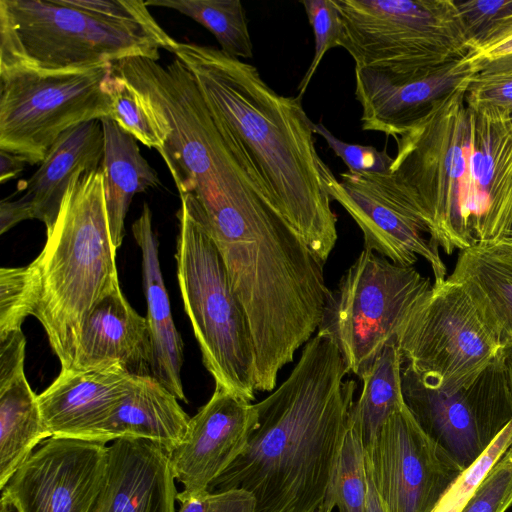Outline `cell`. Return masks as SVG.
Here are the masks:
<instances>
[{
  "label": "cell",
  "mask_w": 512,
  "mask_h": 512,
  "mask_svg": "<svg viewBox=\"0 0 512 512\" xmlns=\"http://www.w3.org/2000/svg\"><path fill=\"white\" fill-rule=\"evenodd\" d=\"M396 339L403 365L426 386L448 393L470 384L503 352L475 299L450 278L434 282Z\"/></svg>",
  "instance_id": "9"
},
{
  "label": "cell",
  "mask_w": 512,
  "mask_h": 512,
  "mask_svg": "<svg viewBox=\"0 0 512 512\" xmlns=\"http://www.w3.org/2000/svg\"><path fill=\"white\" fill-rule=\"evenodd\" d=\"M512 506V444L477 486L461 512H506Z\"/></svg>",
  "instance_id": "33"
},
{
  "label": "cell",
  "mask_w": 512,
  "mask_h": 512,
  "mask_svg": "<svg viewBox=\"0 0 512 512\" xmlns=\"http://www.w3.org/2000/svg\"><path fill=\"white\" fill-rule=\"evenodd\" d=\"M431 288L413 266L363 249L330 291L317 332L332 340L348 372L360 378Z\"/></svg>",
  "instance_id": "10"
},
{
  "label": "cell",
  "mask_w": 512,
  "mask_h": 512,
  "mask_svg": "<svg viewBox=\"0 0 512 512\" xmlns=\"http://www.w3.org/2000/svg\"><path fill=\"white\" fill-rule=\"evenodd\" d=\"M314 134L320 135L350 172L391 173L393 158L373 146L351 144L334 136L322 123L313 124Z\"/></svg>",
  "instance_id": "35"
},
{
  "label": "cell",
  "mask_w": 512,
  "mask_h": 512,
  "mask_svg": "<svg viewBox=\"0 0 512 512\" xmlns=\"http://www.w3.org/2000/svg\"><path fill=\"white\" fill-rule=\"evenodd\" d=\"M365 449V467L387 512H433L463 472L406 404Z\"/></svg>",
  "instance_id": "12"
},
{
  "label": "cell",
  "mask_w": 512,
  "mask_h": 512,
  "mask_svg": "<svg viewBox=\"0 0 512 512\" xmlns=\"http://www.w3.org/2000/svg\"><path fill=\"white\" fill-rule=\"evenodd\" d=\"M11 504L7 501V499L1 496L0 500V512H11Z\"/></svg>",
  "instance_id": "46"
},
{
  "label": "cell",
  "mask_w": 512,
  "mask_h": 512,
  "mask_svg": "<svg viewBox=\"0 0 512 512\" xmlns=\"http://www.w3.org/2000/svg\"><path fill=\"white\" fill-rule=\"evenodd\" d=\"M68 2L112 20L139 24L154 30L163 29L149 12L144 1L68 0Z\"/></svg>",
  "instance_id": "37"
},
{
  "label": "cell",
  "mask_w": 512,
  "mask_h": 512,
  "mask_svg": "<svg viewBox=\"0 0 512 512\" xmlns=\"http://www.w3.org/2000/svg\"><path fill=\"white\" fill-rule=\"evenodd\" d=\"M132 377L115 367L61 369L37 396L51 436L100 442L105 425L130 389Z\"/></svg>",
  "instance_id": "18"
},
{
  "label": "cell",
  "mask_w": 512,
  "mask_h": 512,
  "mask_svg": "<svg viewBox=\"0 0 512 512\" xmlns=\"http://www.w3.org/2000/svg\"><path fill=\"white\" fill-rule=\"evenodd\" d=\"M37 396L24 370L0 380V488L52 437L46 428Z\"/></svg>",
  "instance_id": "26"
},
{
  "label": "cell",
  "mask_w": 512,
  "mask_h": 512,
  "mask_svg": "<svg viewBox=\"0 0 512 512\" xmlns=\"http://www.w3.org/2000/svg\"><path fill=\"white\" fill-rule=\"evenodd\" d=\"M449 278L467 288L503 351L512 350V242L502 239L461 250Z\"/></svg>",
  "instance_id": "24"
},
{
  "label": "cell",
  "mask_w": 512,
  "mask_h": 512,
  "mask_svg": "<svg viewBox=\"0 0 512 512\" xmlns=\"http://www.w3.org/2000/svg\"><path fill=\"white\" fill-rule=\"evenodd\" d=\"M104 155L100 119L81 123L65 131L48 151L39 168L19 182L18 191L31 207L33 219L50 230L58 216L71 180L80 172L99 169Z\"/></svg>",
  "instance_id": "21"
},
{
  "label": "cell",
  "mask_w": 512,
  "mask_h": 512,
  "mask_svg": "<svg viewBox=\"0 0 512 512\" xmlns=\"http://www.w3.org/2000/svg\"><path fill=\"white\" fill-rule=\"evenodd\" d=\"M367 473V471H366ZM365 512H387L382 500L374 486V483L367 473V497Z\"/></svg>",
  "instance_id": "43"
},
{
  "label": "cell",
  "mask_w": 512,
  "mask_h": 512,
  "mask_svg": "<svg viewBox=\"0 0 512 512\" xmlns=\"http://www.w3.org/2000/svg\"><path fill=\"white\" fill-rule=\"evenodd\" d=\"M190 417L178 398L152 375H133L130 389L105 425L100 442L136 438L171 453L183 440Z\"/></svg>",
  "instance_id": "23"
},
{
  "label": "cell",
  "mask_w": 512,
  "mask_h": 512,
  "mask_svg": "<svg viewBox=\"0 0 512 512\" xmlns=\"http://www.w3.org/2000/svg\"><path fill=\"white\" fill-rule=\"evenodd\" d=\"M512 444V420L441 497L433 512H461L484 476Z\"/></svg>",
  "instance_id": "31"
},
{
  "label": "cell",
  "mask_w": 512,
  "mask_h": 512,
  "mask_svg": "<svg viewBox=\"0 0 512 512\" xmlns=\"http://www.w3.org/2000/svg\"><path fill=\"white\" fill-rule=\"evenodd\" d=\"M171 53L240 141L281 215L325 263L338 238L327 186L335 175L317 152L302 97L278 94L255 66L220 49L177 41Z\"/></svg>",
  "instance_id": "2"
},
{
  "label": "cell",
  "mask_w": 512,
  "mask_h": 512,
  "mask_svg": "<svg viewBox=\"0 0 512 512\" xmlns=\"http://www.w3.org/2000/svg\"><path fill=\"white\" fill-rule=\"evenodd\" d=\"M109 117L114 120L122 130L132 135L137 141L148 148H154L156 150L159 148V140L148 117L138 103L135 95L120 75L113 97L112 111Z\"/></svg>",
  "instance_id": "36"
},
{
  "label": "cell",
  "mask_w": 512,
  "mask_h": 512,
  "mask_svg": "<svg viewBox=\"0 0 512 512\" xmlns=\"http://www.w3.org/2000/svg\"><path fill=\"white\" fill-rule=\"evenodd\" d=\"M470 104L474 114L462 250L502 240L512 225V111Z\"/></svg>",
  "instance_id": "15"
},
{
  "label": "cell",
  "mask_w": 512,
  "mask_h": 512,
  "mask_svg": "<svg viewBox=\"0 0 512 512\" xmlns=\"http://www.w3.org/2000/svg\"><path fill=\"white\" fill-rule=\"evenodd\" d=\"M483 64L469 53L459 62L424 77L383 68L355 67V97L362 108V129L393 138L399 136L433 102L471 81Z\"/></svg>",
  "instance_id": "17"
},
{
  "label": "cell",
  "mask_w": 512,
  "mask_h": 512,
  "mask_svg": "<svg viewBox=\"0 0 512 512\" xmlns=\"http://www.w3.org/2000/svg\"><path fill=\"white\" fill-rule=\"evenodd\" d=\"M401 379L405 404L419 426L463 471L512 420V388L504 352L455 392L426 386L406 365Z\"/></svg>",
  "instance_id": "11"
},
{
  "label": "cell",
  "mask_w": 512,
  "mask_h": 512,
  "mask_svg": "<svg viewBox=\"0 0 512 512\" xmlns=\"http://www.w3.org/2000/svg\"><path fill=\"white\" fill-rule=\"evenodd\" d=\"M328 190L363 234L364 249L390 261L413 266L418 257L431 266L434 282L446 279L438 244L415 202L392 173L342 172Z\"/></svg>",
  "instance_id": "13"
},
{
  "label": "cell",
  "mask_w": 512,
  "mask_h": 512,
  "mask_svg": "<svg viewBox=\"0 0 512 512\" xmlns=\"http://www.w3.org/2000/svg\"><path fill=\"white\" fill-rule=\"evenodd\" d=\"M120 368L152 375L154 352L146 317L139 315L120 286L106 294L83 323L71 368Z\"/></svg>",
  "instance_id": "19"
},
{
  "label": "cell",
  "mask_w": 512,
  "mask_h": 512,
  "mask_svg": "<svg viewBox=\"0 0 512 512\" xmlns=\"http://www.w3.org/2000/svg\"><path fill=\"white\" fill-rule=\"evenodd\" d=\"M503 239L512 242V225H511L508 233L506 234V236Z\"/></svg>",
  "instance_id": "47"
},
{
  "label": "cell",
  "mask_w": 512,
  "mask_h": 512,
  "mask_svg": "<svg viewBox=\"0 0 512 512\" xmlns=\"http://www.w3.org/2000/svg\"><path fill=\"white\" fill-rule=\"evenodd\" d=\"M505 354L506 359V365L508 369V374L510 378L511 388H512V350L510 351H503Z\"/></svg>",
  "instance_id": "45"
},
{
  "label": "cell",
  "mask_w": 512,
  "mask_h": 512,
  "mask_svg": "<svg viewBox=\"0 0 512 512\" xmlns=\"http://www.w3.org/2000/svg\"><path fill=\"white\" fill-rule=\"evenodd\" d=\"M132 233L142 254L146 319L154 352L153 376L178 400L187 402L180 375L184 361L183 342L172 318L159 262L158 242L152 226V214L147 204H144L139 218L133 223Z\"/></svg>",
  "instance_id": "22"
},
{
  "label": "cell",
  "mask_w": 512,
  "mask_h": 512,
  "mask_svg": "<svg viewBox=\"0 0 512 512\" xmlns=\"http://www.w3.org/2000/svg\"><path fill=\"white\" fill-rule=\"evenodd\" d=\"M27 160L20 155L0 150V182L12 180L25 169Z\"/></svg>",
  "instance_id": "41"
},
{
  "label": "cell",
  "mask_w": 512,
  "mask_h": 512,
  "mask_svg": "<svg viewBox=\"0 0 512 512\" xmlns=\"http://www.w3.org/2000/svg\"><path fill=\"white\" fill-rule=\"evenodd\" d=\"M317 332L286 380L254 404L257 425L244 451L209 492L240 489L255 512H315L323 503L348 427L357 383Z\"/></svg>",
  "instance_id": "1"
},
{
  "label": "cell",
  "mask_w": 512,
  "mask_h": 512,
  "mask_svg": "<svg viewBox=\"0 0 512 512\" xmlns=\"http://www.w3.org/2000/svg\"><path fill=\"white\" fill-rule=\"evenodd\" d=\"M207 512H255V500L240 489L209 492Z\"/></svg>",
  "instance_id": "39"
},
{
  "label": "cell",
  "mask_w": 512,
  "mask_h": 512,
  "mask_svg": "<svg viewBox=\"0 0 512 512\" xmlns=\"http://www.w3.org/2000/svg\"><path fill=\"white\" fill-rule=\"evenodd\" d=\"M43 250L32 262L37 275L34 316L45 329L61 369L71 368L84 321L119 287L99 169L78 173L67 186Z\"/></svg>",
  "instance_id": "3"
},
{
  "label": "cell",
  "mask_w": 512,
  "mask_h": 512,
  "mask_svg": "<svg viewBox=\"0 0 512 512\" xmlns=\"http://www.w3.org/2000/svg\"><path fill=\"white\" fill-rule=\"evenodd\" d=\"M466 99L512 111V54L485 62L471 80Z\"/></svg>",
  "instance_id": "34"
},
{
  "label": "cell",
  "mask_w": 512,
  "mask_h": 512,
  "mask_svg": "<svg viewBox=\"0 0 512 512\" xmlns=\"http://www.w3.org/2000/svg\"><path fill=\"white\" fill-rule=\"evenodd\" d=\"M209 491L192 492L183 490L177 493L178 512H207Z\"/></svg>",
  "instance_id": "42"
},
{
  "label": "cell",
  "mask_w": 512,
  "mask_h": 512,
  "mask_svg": "<svg viewBox=\"0 0 512 512\" xmlns=\"http://www.w3.org/2000/svg\"><path fill=\"white\" fill-rule=\"evenodd\" d=\"M146 6L170 8L209 30L226 55L253 57V44L243 4L239 0H147Z\"/></svg>",
  "instance_id": "28"
},
{
  "label": "cell",
  "mask_w": 512,
  "mask_h": 512,
  "mask_svg": "<svg viewBox=\"0 0 512 512\" xmlns=\"http://www.w3.org/2000/svg\"><path fill=\"white\" fill-rule=\"evenodd\" d=\"M33 219L30 205L19 197L15 200L3 199L0 204V233L4 234L18 223Z\"/></svg>",
  "instance_id": "40"
},
{
  "label": "cell",
  "mask_w": 512,
  "mask_h": 512,
  "mask_svg": "<svg viewBox=\"0 0 512 512\" xmlns=\"http://www.w3.org/2000/svg\"><path fill=\"white\" fill-rule=\"evenodd\" d=\"M101 120L104 155L101 169L108 224L118 249L124 237V221L134 195L161 186L157 172L142 156L137 140L110 117Z\"/></svg>",
  "instance_id": "25"
},
{
  "label": "cell",
  "mask_w": 512,
  "mask_h": 512,
  "mask_svg": "<svg viewBox=\"0 0 512 512\" xmlns=\"http://www.w3.org/2000/svg\"><path fill=\"white\" fill-rule=\"evenodd\" d=\"M402 366V356L394 337L373 366L360 377L363 387L352 411L360 423L364 447L374 440L387 419L405 405Z\"/></svg>",
  "instance_id": "27"
},
{
  "label": "cell",
  "mask_w": 512,
  "mask_h": 512,
  "mask_svg": "<svg viewBox=\"0 0 512 512\" xmlns=\"http://www.w3.org/2000/svg\"><path fill=\"white\" fill-rule=\"evenodd\" d=\"M512 54V11L475 39L474 60L483 63Z\"/></svg>",
  "instance_id": "38"
},
{
  "label": "cell",
  "mask_w": 512,
  "mask_h": 512,
  "mask_svg": "<svg viewBox=\"0 0 512 512\" xmlns=\"http://www.w3.org/2000/svg\"><path fill=\"white\" fill-rule=\"evenodd\" d=\"M118 82L114 63L0 72V150L40 164L65 131L110 116Z\"/></svg>",
  "instance_id": "8"
},
{
  "label": "cell",
  "mask_w": 512,
  "mask_h": 512,
  "mask_svg": "<svg viewBox=\"0 0 512 512\" xmlns=\"http://www.w3.org/2000/svg\"><path fill=\"white\" fill-rule=\"evenodd\" d=\"M304 6L314 34V56L298 89L302 97L326 52L340 46L342 23L333 0H305Z\"/></svg>",
  "instance_id": "32"
},
{
  "label": "cell",
  "mask_w": 512,
  "mask_h": 512,
  "mask_svg": "<svg viewBox=\"0 0 512 512\" xmlns=\"http://www.w3.org/2000/svg\"><path fill=\"white\" fill-rule=\"evenodd\" d=\"M339 512H365L367 473L360 423L352 411L327 490Z\"/></svg>",
  "instance_id": "29"
},
{
  "label": "cell",
  "mask_w": 512,
  "mask_h": 512,
  "mask_svg": "<svg viewBox=\"0 0 512 512\" xmlns=\"http://www.w3.org/2000/svg\"><path fill=\"white\" fill-rule=\"evenodd\" d=\"M471 81L437 99L399 136L391 173L419 208L430 236L447 254L462 250L473 107Z\"/></svg>",
  "instance_id": "6"
},
{
  "label": "cell",
  "mask_w": 512,
  "mask_h": 512,
  "mask_svg": "<svg viewBox=\"0 0 512 512\" xmlns=\"http://www.w3.org/2000/svg\"><path fill=\"white\" fill-rule=\"evenodd\" d=\"M177 41L164 29L120 22L68 0H0V72L81 70L132 57L158 61Z\"/></svg>",
  "instance_id": "4"
},
{
  "label": "cell",
  "mask_w": 512,
  "mask_h": 512,
  "mask_svg": "<svg viewBox=\"0 0 512 512\" xmlns=\"http://www.w3.org/2000/svg\"><path fill=\"white\" fill-rule=\"evenodd\" d=\"M342 23L340 47L355 67L424 77L472 52L456 1L333 0Z\"/></svg>",
  "instance_id": "7"
},
{
  "label": "cell",
  "mask_w": 512,
  "mask_h": 512,
  "mask_svg": "<svg viewBox=\"0 0 512 512\" xmlns=\"http://www.w3.org/2000/svg\"><path fill=\"white\" fill-rule=\"evenodd\" d=\"M180 199L177 277L203 364L215 386L251 403L255 353L245 313L205 219L187 197Z\"/></svg>",
  "instance_id": "5"
},
{
  "label": "cell",
  "mask_w": 512,
  "mask_h": 512,
  "mask_svg": "<svg viewBox=\"0 0 512 512\" xmlns=\"http://www.w3.org/2000/svg\"><path fill=\"white\" fill-rule=\"evenodd\" d=\"M334 507L335 502L329 495H326L323 503L316 509L315 512H332Z\"/></svg>",
  "instance_id": "44"
},
{
  "label": "cell",
  "mask_w": 512,
  "mask_h": 512,
  "mask_svg": "<svg viewBox=\"0 0 512 512\" xmlns=\"http://www.w3.org/2000/svg\"><path fill=\"white\" fill-rule=\"evenodd\" d=\"M108 458L105 443L50 437L15 471L1 496L16 512H94Z\"/></svg>",
  "instance_id": "14"
},
{
  "label": "cell",
  "mask_w": 512,
  "mask_h": 512,
  "mask_svg": "<svg viewBox=\"0 0 512 512\" xmlns=\"http://www.w3.org/2000/svg\"><path fill=\"white\" fill-rule=\"evenodd\" d=\"M177 493L166 450L147 440L120 438L109 446L94 512H176Z\"/></svg>",
  "instance_id": "20"
},
{
  "label": "cell",
  "mask_w": 512,
  "mask_h": 512,
  "mask_svg": "<svg viewBox=\"0 0 512 512\" xmlns=\"http://www.w3.org/2000/svg\"><path fill=\"white\" fill-rule=\"evenodd\" d=\"M37 275L32 263L0 269V337L21 330L37 304Z\"/></svg>",
  "instance_id": "30"
},
{
  "label": "cell",
  "mask_w": 512,
  "mask_h": 512,
  "mask_svg": "<svg viewBox=\"0 0 512 512\" xmlns=\"http://www.w3.org/2000/svg\"><path fill=\"white\" fill-rule=\"evenodd\" d=\"M256 425L254 404L215 386L208 402L190 418L181 443L168 454L175 480L185 490L208 491L244 451Z\"/></svg>",
  "instance_id": "16"
}]
</instances>
